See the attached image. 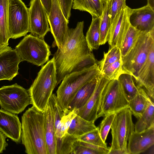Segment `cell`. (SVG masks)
<instances>
[{
    "instance_id": "24",
    "label": "cell",
    "mask_w": 154,
    "mask_h": 154,
    "mask_svg": "<svg viewBox=\"0 0 154 154\" xmlns=\"http://www.w3.org/2000/svg\"><path fill=\"white\" fill-rule=\"evenodd\" d=\"M152 103H154L152 101L144 89L140 87L139 92L128 101V108L132 114L138 119Z\"/></svg>"
},
{
    "instance_id": "29",
    "label": "cell",
    "mask_w": 154,
    "mask_h": 154,
    "mask_svg": "<svg viewBox=\"0 0 154 154\" xmlns=\"http://www.w3.org/2000/svg\"><path fill=\"white\" fill-rule=\"evenodd\" d=\"M8 0H0V45L8 46Z\"/></svg>"
},
{
    "instance_id": "14",
    "label": "cell",
    "mask_w": 154,
    "mask_h": 154,
    "mask_svg": "<svg viewBox=\"0 0 154 154\" xmlns=\"http://www.w3.org/2000/svg\"><path fill=\"white\" fill-rule=\"evenodd\" d=\"M131 8L127 6L119 11L111 24L109 39V48L116 46L120 48L130 23L129 16Z\"/></svg>"
},
{
    "instance_id": "35",
    "label": "cell",
    "mask_w": 154,
    "mask_h": 154,
    "mask_svg": "<svg viewBox=\"0 0 154 154\" xmlns=\"http://www.w3.org/2000/svg\"><path fill=\"white\" fill-rule=\"evenodd\" d=\"M97 63L96 60L93 53L91 52L84 56L78 61L73 66L70 73L89 68Z\"/></svg>"
},
{
    "instance_id": "42",
    "label": "cell",
    "mask_w": 154,
    "mask_h": 154,
    "mask_svg": "<svg viewBox=\"0 0 154 154\" xmlns=\"http://www.w3.org/2000/svg\"><path fill=\"white\" fill-rule=\"evenodd\" d=\"M40 1L46 11L47 14H48L51 8L52 0H40Z\"/></svg>"
},
{
    "instance_id": "25",
    "label": "cell",
    "mask_w": 154,
    "mask_h": 154,
    "mask_svg": "<svg viewBox=\"0 0 154 154\" xmlns=\"http://www.w3.org/2000/svg\"><path fill=\"white\" fill-rule=\"evenodd\" d=\"M94 122L86 120L77 115L72 120L67 130V133L78 138L97 128Z\"/></svg>"
},
{
    "instance_id": "12",
    "label": "cell",
    "mask_w": 154,
    "mask_h": 154,
    "mask_svg": "<svg viewBox=\"0 0 154 154\" xmlns=\"http://www.w3.org/2000/svg\"><path fill=\"white\" fill-rule=\"evenodd\" d=\"M29 8V31L32 35L42 38L51 31L47 14L40 0H31Z\"/></svg>"
},
{
    "instance_id": "20",
    "label": "cell",
    "mask_w": 154,
    "mask_h": 154,
    "mask_svg": "<svg viewBox=\"0 0 154 154\" xmlns=\"http://www.w3.org/2000/svg\"><path fill=\"white\" fill-rule=\"evenodd\" d=\"M48 103L54 113L56 154H67L61 134L60 120L64 112L58 101L55 94H52Z\"/></svg>"
},
{
    "instance_id": "26",
    "label": "cell",
    "mask_w": 154,
    "mask_h": 154,
    "mask_svg": "<svg viewBox=\"0 0 154 154\" xmlns=\"http://www.w3.org/2000/svg\"><path fill=\"white\" fill-rule=\"evenodd\" d=\"M110 0L105 3L100 17V44H105L109 39L111 26L110 16Z\"/></svg>"
},
{
    "instance_id": "1",
    "label": "cell",
    "mask_w": 154,
    "mask_h": 154,
    "mask_svg": "<svg viewBox=\"0 0 154 154\" xmlns=\"http://www.w3.org/2000/svg\"><path fill=\"white\" fill-rule=\"evenodd\" d=\"M84 22H78L75 28L69 29L64 50L58 49L54 55L57 73V85L69 74L75 64L91 51L83 33Z\"/></svg>"
},
{
    "instance_id": "30",
    "label": "cell",
    "mask_w": 154,
    "mask_h": 154,
    "mask_svg": "<svg viewBox=\"0 0 154 154\" xmlns=\"http://www.w3.org/2000/svg\"><path fill=\"white\" fill-rule=\"evenodd\" d=\"M154 104L152 103L147 107L134 125V131H143L154 125Z\"/></svg>"
},
{
    "instance_id": "32",
    "label": "cell",
    "mask_w": 154,
    "mask_h": 154,
    "mask_svg": "<svg viewBox=\"0 0 154 154\" xmlns=\"http://www.w3.org/2000/svg\"><path fill=\"white\" fill-rule=\"evenodd\" d=\"M121 54L120 48L116 46L109 48L107 53L104 52L103 58L97 61L100 72L111 64L121 59Z\"/></svg>"
},
{
    "instance_id": "15",
    "label": "cell",
    "mask_w": 154,
    "mask_h": 154,
    "mask_svg": "<svg viewBox=\"0 0 154 154\" xmlns=\"http://www.w3.org/2000/svg\"><path fill=\"white\" fill-rule=\"evenodd\" d=\"M137 84L143 88L152 102L154 101V40L151 44L147 59L140 70Z\"/></svg>"
},
{
    "instance_id": "33",
    "label": "cell",
    "mask_w": 154,
    "mask_h": 154,
    "mask_svg": "<svg viewBox=\"0 0 154 154\" xmlns=\"http://www.w3.org/2000/svg\"><path fill=\"white\" fill-rule=\"evenodd\" d=\"M122 60L117 61L105 68L100 72L102 75L108 79H118L119 75L123 73Z\"/></svg>"
},
{
    "instance_id": "37",
    "label": "cell",
    "mask_w": 154,
    "mask_h": 154,
    "mask_svg": "<svg viewBox=\"0 0 154 154\" xmlns=\"http://www.w3.org/2000/svg\"><path fill=\"white\" fill-rule=\"evenodd\" d=\"M126 6V0H110L111 24L117 13Z\"/></svg>"
},
{
    "instance_id": "19",
    "label": "cell",
    "mask_w": 154,
    "mask_h": 154,
    "mask_svg": "<svg viewBox=\"0 0 154 154\" xmlns=\"http://www.w3.org/2000/svg\"><path fill=\"white\" fill-rule=\"evenodd\" d=\"M21 58L15 49L0 55V81L12 80L18 74Z\"/></svg>"
},
{
    "instance_id": "46",
    "label": "cell",
    "mask_w": 154,
    "mask_h": 154,
    "mask_svg": "<svg viewBox=\"0 0 154 154\" xmlns=\"http://www.w3.org/2000/svg\"></svg>"
},
{
    "instance_id": "17",
    "label": "cell",
    "mask_w": 154,
    "mask_h": 154,
    "mask_svg": "<svg viewBox=\"0 0 154 154\" xmlns=\"http://www.w3.org/2000/svg\"><path fill=\"white\" fill-rule=\"evenodd\" d=\"M0 131L16 143L20 142L22 125L15 114L0 109Z\"/></svg>"
},
{
    "instance_id": "23",
    "label": "cell",
    "mask_w": 154,
    "mask_h": 154,
    "mask_svg": "<svg viewBox=\"0 0 154 154\" xmlns=\"http://www.w3.org/2000/svg\"><path fill=\"white\" fill-rule=\"evenodd\" d=\"M107 0H73L72 8L88 12L92 17H100Z\"/></svg>"
},
{
    "instance_id": "6",
    "label": "cell",
    "mask_w": 154,
    "mask_h": 154,
    "mask_svg": "<svg viewBox=\"0 0 154 154\" xmlns=\"http://www.w3.org/2000/svg\"><path fill=\"white\" fill-rule=\"evenodd\" d=\"M15 49L21 61H26L38 66H42L51 54L50 47L44 38L29 34L26 35Z\"/></svg>"
},
{
    "instance_id": "31",
    "label": "cell",
    "mask_w": 154,
    "mask_h": 154,
    "mask_svg": "<svg viewBox=\"0 0 154 154\" xmlns=\"http://www.w3.org/2000/svg\"><path fill=\"white\" fill-rule=\"evenodd\" d=\"M140 32L130 24L120 48L122 57L125 56L133 47Z\"/></svg>"
},
{
    "instance_id": "39",
    "label": "cell",
    "mask_w": 154,
    "mask_h": 154,
    "mask_svg": "<svg viewBox=\"0 0 154 154\" xmlns=\"http://www.w3.org/2000/svg\"><path fill=\"white\" fill-rule=\"evenodd\" d=\"M64 15L67 20L69 22V19L71 15V10L73 0H59Z\"/></svg>"
},
{
    "instance_id": "27",
    "label": "cell",
    "mask_w": 154,
    "mask_h": 154,
    "mask_svg": "<svg viewBox=\"0 0 154 154\" xmlns=\"http://www.w3.org/2000/svg\"><path fill=\"white\" fill-rule=\"evenodd\" d=\"M100 17H92L91 24L86 33L85 38L92 51L98 49L100 45Z\"/></svg>"
},
{
    "instance_id": "16",
    "label": "cell",
    "mask_w": 154,
    "mask_h": 154,
    "mask_svg": "<svg viewBox=\"0 0 154 154\" xmlns=\"http://www.w3.org/2000/svg\"><path fill=\"white\" fill-rule=\"evenodd\" d=\"M129 20L130 25L140 31L149 32L154 30V10L147 5L131 8Z\"/></svg>"
},
{
    "instance_id": "21",
    "label": "cell",
    "mask_w": 154,
    "mask_h": 154,
    "mask_svg": "<svg viewBox=\"0 0 154 154\" xmlns=\"http://www.w3.org/2000/svg\"><path fill=\"white\" fill-rule=\"evenodd\" d=\"M43 112L45 133L48 154H56L54 113L49 103Z\"/></svg>"
},
{
    "instance_id": "40",
    "label": "cell",
    "mask_w": 154,
    "mask_h": 154,
    "mask_svg": "<svg viewBox=\"0 0 154 154\" xmlns=\"http://www.w3.org/2000/svg\"><path fill=\"white\" fill-rule=\"evenodd\" d=\"M76 142L79 144L87 147L93 150L99 152L100 154H108L109 149L97 145L87 143L77 139Z\"/></svg>"
},
{
    "instance_id": "44",
    "label": "cell",
    "mask_w": 154,
    "mask_h": 154,
    "mask_svg": "<svg viewBox=\"0 0 154 154\" xmlns=\"http://www.w3.org/2000/svg\"><path fill=\"white\" fill-rule=\"evenodd\" d=\"M12 49V48L8 46L0 45V55Z\"/></svg>"
},
{
    "instance_id": "36",
    "label": "cell",
    "mask_w": 154,
    "mask_h": 154,
    "mask_svg": "<svg viewBox=\"0 0 154 154\" xmlns=\"http://www.w3.org/2000/svg\"><path fill=\"white\" fill-rule=\"evenodd\" d=\"M116 113L108 114L104 118L98 127L99 133L102 140L105 142L108 134L110 129Z\"/></svg>"
},
{
    "instance_id": "3",
    "label": "cell",
    "mask_w": 154,
    "mask_h": 154,
    "mask_svg": "<svg viewBox=\"0 0 154 154\" xmlns=\"http://www.w3.org/2000/svg\"><path fill=\"white\" fill-rule=\"evenodd\" d=\"M57 73L54 58L48 61L38 72L28 90L31 104L44 112L55 87L57 86Z\"/></svg>"
},
{
    "instance_id": "13",
    "label": "cell",
    "mask_w": 154,
    "mask_h": 154,
    "mask_svg": "<svg viewBox=\"0 0 154 154\" xmlns=\"http://www.w3.org/2000/svg\"><path fill=\"white\" fill-rule=\"evenodd\" d=\"M110 81L100 72L92 94L86 103L78 109L77 115L88 121L95 122L97 119V113L103 91Z\"/></svg>"
},
{
    "instance_id": "41",
    "label": "cell",
    "mask_w": 154,
    "mask_h": 154,
    "mask_svg": "<svg viewBox=\"0 0 154 154\" xmlns=\"http://www.w3.org/2000/svg\"><path fill=\"white\" fill-rule=\"evenodd\" d=\"M6 136L0 131V153H2L8 146V143L6 141Z\"/></svg>"
},
{
    "instance_id": "43",
    "label": "cell",
    "mask_w": 154,
    "mask_h": 154,
    "mask_svg": "<svg viewBox=\"0 0 154 154\" xmlns=\"http://www.w3.org/2000/svg\"><path fill=\"white\" fill-rule=\"evenodd\" d=\"M108 154H130L127 149H113L109 150Z\"/></svg>"
},
{
    "instance_id": "28",
    "label": "cell",
    "mask_w": 154,
    "mask_h": 154,
    "mask_svg": "<svg viewBox=\"0 0 154 154\" xmlns=\"http://www.w3.org/2000/svg\"><path fill=\"white\" fill-rule=\"evenodd\" d=\"M118 80L121 84L128 101L139 92L140 87L137 84L134 78L130 74L123 73L119 75Z\"/></svg>"
},
{
    "instance_id": "5",
    "label": "cell",
    "mask_w": 154,
    "mask_h": 154,
    "mask_svg": "<svg viewBox=\"0 0 154 154\" xmlns=\"http://www.w3.org/2000/svg\"><path fill=\"white\" fill-rule=\"evenodd\" d=\"M154 40V30L141 32L134 45L125 56L121 57L123 73L137 79L139 72L148 57L151 45Z\"/></svg>"
},
{
    "instance_id": "18",
    "label": "cell",
    "mask_w": 154,
    "mask_h": 154,
    "mask_svg": "<svg viewBox=\"0 0 154 154\" xmlns=\"http://www.w3.org/2000/svg\"><path fill=\"white\" fill-rule=\"evenodd\" d=\"M128 141L130 154H140L146 151L154 144V125L142 132L134 131Z\"/></svg>"
},
{
    "instance_id": "34",
    "label": "cell",
    "mask_w": 154,
    "mask_h": 154,
    "mask_svg": "<svg viewBox=\"0 0 154 154\" xmlns=\"http://www.w3.org/2000/svg\"><path fill=\"white\" fill-rule=\"evenodd\" d=\"M77 139L87 143L108 148L107 143L101 138L98 127L78 137Z\"/></svg>"
},
{
    "instance_id": "10",
    "label": "cell",
    "mask_w": 154,
    "mask_h": 154,
    "mask_svg": "<svg viewBox=\"0 0 154 154\" xmlns=\"http://www.w3.org/2000/svg\"><path fill=\"white\" fill-rule=\"evenodd\" d=\"M30 104L28 91L17 83L0 88V105L3 109L19 114Z\"/></svg>"
},
{
    "instance_id": "2",
    "label": "cell",
    "mask_w": 154,
    "mask_h": 154,
    "mask_svg": "<svg viewBox=\"0 0 154 154\" xmlns=\"http://www.w3.org/2000/svg\"><path fill=\"white\" fill-rule=\"evenodd\" d=\"M22 143L28 154H48L44 128V112L33 106L21 117Z\"/></svg>"
},
{
    "instance_id": "8",
    "label": "cell",
    "mask_w": 154,
    "mask_h": 154,
    "mask_svg": "<svg viewBox=\"0 0 154 154\" xmlns=\"http://www.w3.org/2000/svg\"><path fill=\"white\" fill-rule=\"evenodd\" d=\"M132 113L127 107L116 112L112 124V141L110 150L127 149V142L134 131Z\"/></svg>"
},
{
    "instance_id": "45",
    "label": "cell",
    "mask_w": 154,
    "mask_h": 154,
    "mask_svg": "<svg viewBox=\"0 0 154 154\" xmlns=\"http://www.w3.org/2000/svg\"><path fill=\"white\" fill-rule=\"evenodd\" d=\"M147 5L150 6L151 8L154 10V0H147Z\"/></svg>"
},
{
    "instance_id": "22",
    "label": "cell",
    "mask_w": 154,
    "mask_h": 154,
    "mask_svg": "<svg viewBox=\"0 0 154 154\" xmlns=\"http://www.w3.org/2000/svg\"><path fill=\"white\" fill-rule=\"evenodd\" d=\"M100 74L79 90L69 104L68 109L72 111L74 109H79L86 103L95 88Z\"/></svg>"
},
{
    "instance_id": "4",
    "label": "cell",
    "mask_w": 154,
    "mask_h": 154,
    "mask_svg": "<svg viewBox=\"0 0 154 154\" xmlns=\"http://www.w3.org/2000/svg\"><path fill=\"white\" fill-rule=\"evenodd\" d=\"M100 73L97 63L89 68L70 73L64 77L56 95L64 112L68 111V105L79 90Z\"/></svg>"
},
{
    "instance_id": "9",
    "label": "cell",
    "mask_w": 154,
    "mask_h": 154,
    "mask_svg": "<svg viewBox=\"0 0 154 154\" xmlns=\"http://www.w3.org/2000/svg\"><path fill=\"white\" fill-rule=\"evenodd\" d=\"M8 22L10 38H17L29 32V9L22 0H8Z\"/></svg>"
},
{
    "instance_id": "11",
    "label": "cell",
    "mask_w": 154,
    "mask_h": 154,
    "mask_svg": "<svg viewBox=\"0 0 154 154\" xmlns=\"http://www.w3.org/2000/svg\"><path fill=\"white\" fill-rule=\"evenodd\" d=\"M47 18L51 31L54 41L53 45L64 51L68 38L69 23L65 17L59 0H52L50 11Z\"/></svg>"
},
{
    "instance_id": "38",
    "label": "cell",
    "mask_w": 154,
    "mask_h": 154,
    "mask_svg": "<svg viewBox=\"0 0 154 154\" xmlns=\"http://www.w3.org/2000/svg\"><path fill=\"white\" fill-rule=\"evenodd\" d=\"M71 154H100L97 151L78 144L76 140L74 142Z\"/></svg>"
},
{
    "instance_id": "7",
    "label": "cell",
    "mask_w": 154,
    "mask_h": 154,
    "mask_svg": "<svg viewBox=\"0 0 154 154\" xmlns=\"http://www.w3.org/2000/svg\"><path fill=\"white\" fill-rule=\"evenodd\" d=\"M128 101L118 79L110 80L102 94L97 118L128 107Z\"/></svg>"
}]
</instances>
